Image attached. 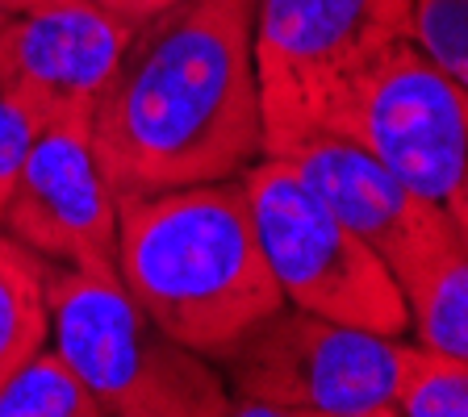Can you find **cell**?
<instances>
[{
	"mask_svg": "<svg viewBox=\"0 0 468 417\" xmlns=\"http://www.w3.org/2000/svg\"><path fill=\"white\" fill-rule=\"evenodd\" d=\"M117 280L159 330L209 363L284 309L243 175L117 201Z\"/></svg>",
	"mask_w": 468,
	"mask_h": 417,
	"instance_id": "7a4b0ae2",
	"label": "cell"
},
{
	"mask_svg": "<svg viewBox=\"0 0 468 417\" xmlns=\"http://www.w3.org/2000/svg\"><path fill=\"white\" fill-rule=\"evenodd\" d=\"M410 47L414 0H255L263 155L318 134L356 138L368 88Z\"/></svg>",
	"mask_w": 468,
	"mask_h": 417,
	"instance_id": "3957f363",
	"label": "cell"
},
{
	"mask_svg": "<svg viewBox=\"0 0 468 417\" xmlns=\"http://www.w3.org/2000/svg\"><path fill=\"white\" fill-rule=\"evenodd\" d=\"M0 417H105V409L47 339L0 384Z\"/></svg>",
	"mask_w": 468,
	"mask_h": 417,
	"instance_id": "7c38bea8",
	"label": "cell"
},
{
	"mask_svg": "<svg viewBox=\"0 0 468 417\" xmlns=\"http://www.w3.org/2000/svg\"><path fill=\"white\" fill-rule=\"evenodd\" d=\"M419 50L468 88V0H414Z\"/></svg>",
	"mask_w": 468,
	"mask_h": 417,
	"instance_id": "9a60e30c",
	"label": "cell"
},
{
	"mask_svg": "<svg viewBox=\"0 0 468 417\" xmlns=\"http://www.w3.org/2000/svg\"><path fill=\"white\" fill-rule=\"evenodd\" d=\"M410 342L276 309L218 363L230 413L251 417H393Z\"/></svg>",
	"mask_w": 468,
	"mask_h": 417,
	"instance_id": "5b68a950",
	"label": "cell"
},
{
	"mask_svg": "<svg viewBox=\"0 0 468 417\" xmlns=\"http://www.w3.org/2000/svg\"><path fill=\"white\" fill-rule=\"evenodd\" d=\"M38 5H50V0H0V13H5V17H13V13L38 9Z\"/></svg>",
	"mask_w": 468,
	"mask_h": 417,
	"instance_id": "ac0fdd59",
	"label": "cell"
},
{
	"mask_svg": "<svg viewBox=\"0 0 468 417\" xmlns=\"http://www.w3.org/2000/svg\"><path fill=\"white\" fill-rule=\"evenodd\" d=\"M281 159H289L297 180L389 263L401 292L435 259L468 246L456 225L419 193H410L360 138L318 134Z\"/></svg>",
	"mask_w": 468,
	"mask_h": 417,
	"instance_id": "30bf717a",
	"label": "cell"
},
{
	"mask_svg": "<svg viewBox=\"0 0 468 417\" xmlns=\"http://www.w3.org/2000/svg\"><path fill=\"white\" fill-rule=\"evenodd\" d=\"M0 230L55 267L117 272V196L92 151V117L38 130Z\"/></svg>",
	"mask_w": 468,
	"mask_h": 417,
	"instance_id": "ba28073f",
	"label": "cell"
},
{
	"mask_svg": "<svg viewBox=\"0 0 468 417\" xmlns=\"http://www.w3.org/2000/svg\"><path fill=\"white\" fill-rule=\"evenodd\" d=\"M406 305L410 330L419 334L422 347L468 360V246L431 263L406 288Z\"/></svg>",
	"mask_w": 468,
	"mask_h": 417,
	"instance_id": "4fadbf2b",
	"label": "cell"
},
{
	"mask_svg": "<svg viewBox=\"0 0 468 417\" xmlns=\"http://www.w3.org/2000/svg\"><path fill=\"white\" fill-rule=\"evenodd\" d=\"M356 138L468 243V88L419 47L401 50L356 117Z\"/></svg>",
	"mask_w": 468,
	"mask_h": 417,
	"instance_id": "52a82bcc",
	"label": "cell"
},
{
	"mask_svg": "<svg viewBox=\"0 0 468 417\" xmlns=\"http://www.w3.org/2000/svg\"><path fill=\"white\" fill-rule=\"evenodd\" d=\"M393 417H468V360L410 342Z\"/></svg>",
	"mask_w": 468,
	"mask_h": 417,
	"instance_id": "5bb4252c",
	"label": "cell"
},
{
	"mask_svg": "<svg viewBox=\"0 0 468 417\" xmlns=\"http://www.w3.org/2000/svg\"><path fill=\"white\" fill-rule=\"evenodd\" d=\"M143 21L105 0H50L0 21V92L47 121L92 117Z\"/></svg>",
	"mask_w": 468,
	"mask_h": 417,
	"instance_id": "9c48e42d",
	"label": "cell"
},
{
	"mask_svg": "<svg viewBox=\"0 0 468 417\" xmlns=\"http://www.w3.org/2000/svg\"><path fill=\"white\" fill-rule=\"evenodd\" d=\"M47 339V259L0 230V384Z\"/></svg>",
	"mask_w": 468,
	"mask_h": 417,
	"instance_id": "8fae6325",
	"label": "cell"
},
{
	"mask_svg": "<svg viewBox=\"0 0 468 417\" xmlns=\"http://www.w3.org/2000/svg\"><path fill=\"white\" fill-rule=\"evenodd\" d=\"M0 21H5V13H0Z\"/></svg>",
	"mask_w": 468,
	"mask_h": 417,
	"instance_id": "d6986e66",
	"label": "cell"
},
{
	"mask_svg": "<svg viewBox=\"0 0 468 417\" xmlns=\"http://www.w3.org/2000/svg\"><path fill=\"white\" fill-rule=\"evenodd\" d=\"M38 130H42L38 117L29 113L17 97L0 92V217H5V204H9L13 184H17L21 163H26Z\"/></svg>",
	"mask_w": 468,
	"mask_h": 417,
	"instance_id": "2e32d148",
	"label": "cell"
},
{
	"mask_svg": "<svg viewBox=\"0 0 468 417\" xmlns=\"http://www.w3.org/2000/svg\"><path fill=\"white\" fill-rule=\"evenodd\" d=\"M243 188L284 305L339 326L406 339L410 305L389 263L297 180L289 159L260 155L243 172Z\"/></svg>",
	"mask_w": 468,
	"mask_h": 417,
	"instance_id": "8992f818",
	"label": "cell"
},
{
	"mask_svg": "<svg viewBox=\"0 0 468 417\" xmlns=\"http://www.w3.org/2000/svg\"><path fill=\"white\" fill-rule=\"evenodd\" d=\"M47 313L50 342L92 389L105 417L230 413L218 363L159 330L117 272L47 263Z\"/></svg>",
	"mask_w": 468,
	"mask_h": 417,
	"instance_id": "277c9868",
	"label": "cell"
},
{
	"mask_svg": "<svg viewBox=\"0 0 468 417\" xmlns=\"http://www.w3.org/2000/svg\"><path fill=\"white\" fill-rule=\"evenodd\" d=\"M105 5L109 9H117V13H130V17L146 21V17H155V13L172 9L176 0H105Z\"/></svg>",
	"mask_w": 468,
	"mask_h": 417,
	"instance_id": "e0dca14e",
	"label": "cell"
},
{
	"mask_svg": "<svg viewBox=\"0 0 468 417\" xmlns=\"http://www.w3.org/2000/svg\"><path fill=\"white\" fill-rule=\"evenodd\" d=\"M117 201L243 175L263 155L255 0H176L146 17L92 109Z\"/></svg>",
	"mask_w": 468,
	"mask_h": 417,
	"instance_id": "6da1fadb",
	"label": "cell"
}]
</instances>
